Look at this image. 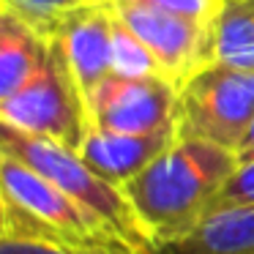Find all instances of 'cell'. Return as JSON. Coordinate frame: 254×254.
<instances>
[{"label":"cell","mask_w":254,"mask_h":254,"mask_svg":"<svg viewBox=\"0 0 254 254\" xmlns=\"http://www.w3.org/2000/svg\"><path fill=\"white\" fill-rule=\"evenodd\" d=\"M238 167L241 156L224 145L178 137L139 175L123 183L150 249L194 230Z\"/></svg>","instance_id":"cell-1"},{"label":"cell","mask_w":254,"mask_h":254,"mask_svg":"<svg viewBox=\"0 0 254 254\" xmlns=\"http://www.w3.org/2000/svg\"><path fill=\"white\" fill-rule=\"evenodd\" d=\"M0 238L36 241L71 252H134L112 227L61 186L0 150Z\"/></svg>","instance_id":"cell-2"},{"label":"cell","mask_w":254,"mask_h":254,"mask_svg":"<svg viewBox=\"0 0 254 254\" xmlns=\"http://www.w3.org/2000/svg\"><path fill=\"white\" fill-rule=\"evenodd\" d=\"M0 150L17 156L19 161L33 167L36 172L50 178L68 197H74L82 208H88L107 227H112L131 249H137L139 254H150V243L139 230L137 216H134L123 189L118 183L101 178L79 156V150H71L66 145L44 137H30V134L14 131L8 126H3V134H0Z\"/></svg>","instance_id":"cell-3"},{"label":"cell","mask_w":254,"mask_h":254,"mask_svg":"<svg viewBox=\"0 0 254 254\" xmlns=\"http://www.w3.org/2000/svg\"><path fill=\"white\" fill-rule=\"evenodd\" d=\"M254 123V71L213 61L178 90V137L241 150Z\"/></svg>","instance_id":"cell-4"},{"label":"cell","mask_w":254,"mask_h":254,"mask_svg":"<svg viewBox=\"0 0 254 254\" xmlns=\"http://www.w3.org/2000/svg\"><path fill=\"white\" fill-rule=\"evenodd\" d=\"M0 123L30 137L61 142L71 150L82 148L88 134V110L55 44L39 77L14 96L0 99Z\"/></svg>","instance_id":"cell-5"},{"label":"cell","mask_w":254,"mask_h":254,"mask_svg":"<svg viewBox=\"0 0 254 254\" xmlns=\"http://www.w3.org/2000/svg\"><path fill=\"white\" fill-rule=\"evenodd\" d=\"M112 8L118 19L145 41V47L159 61L164 79L178 90L197 71L216 61L213 25L156 11L148 6H131V3H112Z\"/></svg>","instance_id":"cell-6"},{"label":"cell","mask_w":254,"mask_h":254,"mask_svg":"<svg viewBox=\"0 0 254 254\" xmlns=\"http://www.w3.org/2000/svg\"><path fill=\"white\" fill-rule=\"evenodd\" d=\"M178 88L167 79L110 74L88 99V131L153 134L178 128Z\"/></svg>","instance_id":"cell-7"},{"label":"cell","mask_w":254,"mask_h":254,"mask_svg":"<svg viewBox=\"0 0 254 254\" xmlns=\"http://www.w3.org/2000/svg\"><path fill=\"white\" fill-rule=\"evenodd\" d=\"M112 33H115L112 3L93 0L71 8L52 36V44L61 52L74 85L85 99V110L90 93L112 74Z\"/></svg>","instance_id":"cell-8"},{"label":"cell","mask_w":254,"mask_h":254,"mask_svg":"<svg viewBox=\"0 0 254 254\" xmlns=\"http://www.w3.org/2000/svg\"><path fill=\"white\" fill-rule=\"evenodd\" d=\"M178 139V128H164L153 134H118L90 128L82 139L79 156L99 172L101 178L118 183H128L134 175L156 161Z\"/></svg>","instance_id":"cell-9"},{"label":"cell","mask_w":254,"mask_h":254,"mask_svg":"<svg viewBox=\"0 0 254 254\" xmlns=\"http://www.w3.org/2000/svg\"><path fill=\"white\" fill-rule=\"evenodd\" d=\"M150 254H254V205L208 213L194 230Z\"/></svg>","instance_id":"cell-10"},{"label":"cell","mask_w":254,"mask_h":254,"mask_svg":"<svg viewBox=\"0 0 254 254\" xmlns=\"http://www.w3.org/2000/svg\"><path fill=\"white\" fill-rule=\"evenodd\" d=\"M52 55V39L22 22L8 11H0V99L14 96L36 79Z\"/></svg>","instance_id":"cell-11"},{"label":"cell","mask_w":254,"mask_h":254,"mask_svg":"<svg viewBox=\"0 0 254 254\" xmlns=\"http://www.w3.org/2000/svg\"><path fill=\"white\" fill-rule=\"evenodd\" d=\"M213 52L224 66L254 71V0H227L213 25Z\"/></svg>","instance_id":"cell-12"},{"label":"cell","mask_w":254,"mask_h":254,"mask_svg":"<svg viewBox=\"0 0 254 254\" xmlns=\"http://www.w3.org/2000/svg\"><path fill=\"white\" fill-rule=\"evenodd\" d=\"M112 74L131 79H164L153 52L145 47V41L134 30H128L118 19V14H115V33H112Z\"/></svg>","instance_id":"cell-13"},{"label":"cell","mask_w":254,"mask_h":254,"mask_svg":"<svg viewBox=\"0 0 254 254\" xmlns=\"http://www.w3.org/2000/svg\"><path fill=\"white\" fill-rule=\"evenodd\" d=\"M82 3H93V0H0V11L14 14L30 28H36L41 36L52 39L61 19Z\"/></svg>","instance_id":"cell-14"},{"label":"cell","mask_w":254,"mask_h":254,"mask_svg":"<svg viewBox=\"0 0 254 254\" xmlns=\"http://www.w3.org/2000/svg\"><path fill=\"white\" fill-rule=\"evenodd\" d=\"M110 3H131V6H148L156 11H167L175 17L197 19L205 25H216L219 14L224 11L227 0H110Z\"/></svg>","instance_id":"cell-15"},{"label":"cell","mask_w":254,"mask_h":254,"mask_svg":"<svg viewBox=\"0 0 254 254\" xmlns=\"http://www.w3.org/2000/svg\"><path fill=\"white\" fill-rule=\"evenodd\" d=\"M246 205H254V159L241 161V167L232 172V178L224 183V189L210 202L208 213L230 210V208H246Z\"/></svg>","instance_id":"cell-16"},{"label":"cell","mask_w":254,"mask_h":254,"mask_svg":"<svg viewBox=\"0 0 254 254\" xmlns=\"http://www.w3.org/2000/svg\"><path fill=\"white\" fill-rule=\"evenodd\" d=\"M0 254H134V252H71V249L50 246V243L0 238Z\"/></svg>","instance_id":"cell-17"},{"label":"cell","mask_w":254,"mask_h":254,"mask_svg":"<svg viewBox=\"0 0 254 254\" xmlns=\"http://www.w3.org/2000/svg\"><path fill=\"white\" fill-rule=\"evenodd\" d=\"M238 156H241V161L254 159V123H252V128H249V134H246V139H243V145H241V150H238Z\"/></svg>","instance_id":"cell-18"}]
</instances>
